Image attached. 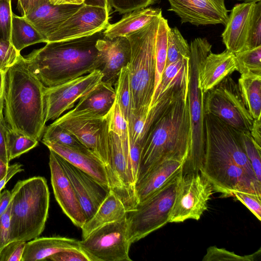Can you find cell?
I'll return each mask as SVG.
<instances>
[{
	"instance_id": "1",
	"label": "cell",
	"mask_w": 261,
	"mask_h": 261,
	"mask_svg": "<svg viewBox=\"0 0 261 261\" xmlns=\"http://www.w3.org/2000/svg\"><path fill=\"white\" fill-rule=\"evenodd\" d=\"M205 152L199 172L223 197L235 192L261 195L256 178L241 144L239 130L217 117L205 114Z\"/></svg>"
},
{
	"instance_id": "2",
	"label": "cell",
	"mask_w": 261,
	"mask_h": 261,
	"mask_svg": "<svg viewBox=\"0 0 261 261\" xmlns=\"http://www.w3.org/2000/svg\"><path fill=\"white\" fill-rule=\"evenodd\" d=\"M103 32L76 39L47 42L24 58L28 67L46 88L98 69L96 43L104 36Z\"/></svg>"
},
{
	"instance_id": "3",
	"label": "cell",
	"mask_w": 261,
	"mask_h": 261,
	"mask_svg": "<svg viewBox=\"0 0 261 261\" xmlns=\"http://www.w3.org/2000/svg\"><path fill=\"white\" fill-rule=\"evenodd\" d=\"M44 88L21 55L6 69L4 119L10 129L41 140L46 123Z\"/></svg>"
},
{
	"instance_id": "4",
	"label": "cell",
	"mask_w": 261,
	"mask_h": 261,
	"mask_svg": "<svg viewBox=\"0 0 261 261\" xmlns=\"http://www.w3.org/2000/svg\"><path fill=\"white\" fill-rule=\"evenodd\" d=\"M188 95H181L150 128L143 143L137 181L162 162L187 160L191 145Z\"/></svg>"
},
{
	"instance_id": "5",
	"label": "cell",
	"mask_w": 261,
	"mask_h": 261,
	"mask_svg": "<svg viewBox=\"0 0 261 261\" xmlns=\"http://www.w3.org/2000/svg\"><path fill=\"white\" fill-rule=\"evenodd\" d=\"M11 192L9 242L39 237L48 216L49 191L46 179L34 176L19 180Z\"/></svg>"
},
{
	"instance_id": "6",
	"label": "cell",
	"mask_w": 261,
	"mask_h": 261,
	"mask_svg": "<svg viewBox=\"0 0 261 261\" xmlns=\"http://www.w3.org/2000/svg\"><path fill=\"white\" fill-rule=\"evenodd\" d=\"M162 16L126 36L131 47V57L127 67L132 117L147 114L149 111L154 90L155 39Z\"/></svg>"
},
{
	"instance_id": "7",
	"label": "cell",
	"mask_w": 261,
	"mask_h": 261,
	"mask_svg": "<svg viewBox=\"0 0 261 261\" xmlns=\"http://www.w3.org/2000/svg\"><path fill=\"white\" fill-rule=\"evenodd\" d=\"M212 45L204 38L191 42L189 59L188 106L191 125V145L184 164L182 175L199 172L205 145L204 109V94L200 86L199 73L203 60L211 52Z\"/></svg>"
},
{
	"instance_id": "8",
	"label": "cell",
	"mask_w": 261,
	"mask_h": 261,
	"mask_svg": "<svg viewBox=\"0 0 261 261\" xmlns=\"http://www.w3.org/2000/svg\"><path fill=\"white\" fill-rule=\"evenodd\" d=\"M182 173L127 213L128 238L134 243L169 222L177 184Z\"/></svg>"
},
{
	"instance_id": "9",
	"label": "cell",
	"mask_w": 261,
	"mask_h": 261,
	"mask_svg": "<svg viewBox=\"0 0 261 261\" xmlns=\"http://www.w3.org/2000/svg\"><path fill=\"white\" fill-rule=\"evenodd\" d=\"M205 114H212L239 131H250L251 117L238 84L229 76L204 94Z\"/></svg>"
},
{
	"instance_id": "10",
	"label": "cell",
	"mask_w": 261,
	"mask_h": 261,
	"mask_svg": "<svg viewBox=\"0 0 261 261\" xmlns=\"http://www.w3.org/2000/svg\"><path fill=\"white\" fill-rule=\"evenodd\" d=\"M79 244L91 261H131L127 215L95 229Z\"/></svg>"
},
{
	"instance_id": "11",
	"label": "cell",
	"mask_w": 261,
	"mask_h": 261,
	"mask_svg": "<svg viewBox=\"0 0 261 261\" xmlns=\"http://www.w3.org/2000/svg\"><path fill=\"white\" fill-rule=\"evenodd\" d=\"M211 184L200 172L180 176L171 208L169 222L198 220L207 210L214 193Z\"/></svg>"
},
{
	"instance_id": "12",
	"label": "cell",
	"mask_w": 261,
	"mask_h": 261,
	"mask_svg": "<svg viewBox=\"0 0 261 261\" xmlns=\"http://www.w3.org/2000/svg\"><path fill=\"white\" fill-rule=\"evenodd\" d=\"M109 114L103 117L63 115L54 122L73 135L106 166L110 143Z\"/></svg>"
},
{
	"instance_id": "13",
	"label": "cell",
	"mask_w": 261,
	"mask_h": 261,
	"mask_svg": "<svg viewBox=\"0 0 261 261\" xmlns=\"http://www.w3.org/2000/svg\"><path fill=\"white\" fill-rule=\"evenodd\" d=\"M102 76L101 72L96 69L63 84L44 87L45 122L57 119L64 112L72 108L76 101L100 83Z\"/></svg>"
},
{
	"instance_id": "14",
	"label": "cell",
	"mask_w": 261,
	"mask_h": 261,
	"mask_svg": "<svg viewBox=\"0 0 261 261\" xmlns=\"http://www.w3.org/2000/svg\"><path fill=\"white\" fill-rule=\"evenodd\" d=\"M109 11L83 5L47 39V43L82 38L105 30L109 25Z\"/></svg>"
},
{
	"instance_id": "15",
	"label": "cell",
	"mask_w": 261,
	"mask_h": 261,
	"mask_svg": "<svg viewBox=\"0 0 261 261\" xmlns=\"http://www.w3.org/2000/svg\"><path fill=\"white\" fill-rule=\"evenodd\" d=\"M168 11L174 12L181 23L206 25L227 23L228 10L224 0H168Z\"/></svg>"
},
{
	"instance_id": "16",
	"label": "cell",
	"mask_w": 261,
	"mask_h": 261,
	"mask_svg": "<svg viewBox=\"0 0 261 261\" xmlns=\"http://www.w3.org/2000/svg\"><path fill=\"white\" fill-rule=\"evenodd\" d=\"M49 150V166L55 197L63 213L76 226L82 228L86 218L73 186L55 151Z\"/></svg>"
},
{
	"instance_id": "17",
	"label": "cell",
	"mask_w": 261,
	"mask_h": 261,
	"mask_svg": "<svg viewBox=\"0 0 261 261\" xmlns=\"http://www.w3.org/2000/svg\"><path fill=\"white\" fill-rule=\"evenodd\" d=\"M102 81L114 87L122 69L127 67L131 57L130 42L126 36L113 39L103 36L96 43Z\"/></svg>"
},
{
	"instance_id": "18",
	"label": "cell",
	"mask_w": 261,
	"mask_h": 261,
	"mask_svg": "<svg viewBox=\"0 0 261 261\" xmlns=\"http://www.w3.org/2000/svg\"><path fill=\"white\" fill-rule=\"evenodd\" d=\"M58 159L73 186L87 221L94 215L109 191L90 175L59 155Z\"/></svg>"
},
{
	"instance_id": "19",
	"label": "cell",
	"mask_w": 261,
	"mask_h": 261,
	"mask_svg": "<svg viewBox=\"0 0 261 261\" xmlns=\"http://www.w3.org/2000/svg\"><path fill=\"white\" fill-rule=\"evenodd\" d=\"M255 4L253 3L237 4L232 9L221 35L227 50L235 54L244 49Z\"/></svg>"
},
{
	"instance_id": "20",
	"label": "cell",
	"mask_w": 261,
	"mask_h": 261,
	"mask_svg": "<svg viewBox=\"0 0 261 261\" xmlns=\"http://www.w3.org/2000/svg\"><path fill=\"white\" fill-rule=\"evenodd\" d=\"M42 142L49 149L53 150L66 161L90 175L107 190H110L104 164L89 149H78L45 141H42Z\"/></svg>"
},
{
	"instance_id": "21",
	"label": "cell",
	"mask_w": 261,
	"mask_h": 261,
	"mask_svg": "<svg viewBox=\"0 0 261 261\" xmlns=\"http://www.w3.org/2000/svg\"><path fill=\"white\" fill-rule=\"evenodd\" d=\"M83 5H54L46 2L24 17L35 27L47 43L48 38Z\"/></svg>"
},
{
	"instance_id": "22",
	"label": "cell",
	"mask_w": 261,
	"mask_h": 261,
	"mask_svg": "<svg viewBox=\"0 0 261 261\" xmlns=\"http://www.w3.org/2000/svg\"><path fill=\"white\" fill-rule=\"evenodd\" d=\"M115 100L114 87L101 81L95 88L79 100L75 108L63 115L103 117L110 113Z\"/></svg>"
},
{
	"instance_id": "23",
	"label": "cell",
	"mask_w": 261,
	"mask_h": 261,
	"mask_svg": "<svg viewBox=\"0 0 261 261\" xmlns=\"http://www.w3.org/2000/svg\"><path fill=\"white\" fill-rule=\"evenodd\" d=\"M185 162L175 160L162 162L152 167L135 184L138 204L182 172Z\"/></svg>"
},
{
	"instance_id": "24",
	"label": "cell",
	"mask_w": 261,
	"mask_h": 261,
	"mask_svg": "<svg viewBox=\"0 0 261 261\" xmlns=\"http://www.w3.org/2000/svg\"><path fill=\"white\" fill-rule=\"evenodd\" d=\"M237 70L234 54L227 49L220 54L211 52L202 64L200 86L204 93L219 84Z\"/></svg>"
},
{
	"instance_id": "25",
	"label": "cell",
	"mask_w": 261,
	"mask_h": 261,
	"mask_svg": "<svg viewBox=\"0 0 261 261\" xmlns=\"http://www.w3.org/2000/svg\"><path fill=\"white\" fill-rule=\"evenodd\" d=\"M82 250L79 241L60 236L38 237L26 243L21 261L45 260L57 252Z\"/></svg>"
},
{
	"instance_id": "26",
	"label": "cell",
	"mask_w": 261,
	"mask_h": 261,
	"mask_svg": "<svg viewBox=\"0 0 261 261\" xmlns=\"http://www.w3.org/2000/svg\"><path fill=\"white\" fill-rule=\"evenodd\" d=\"M162 15L159 8L146 7L125 13L121 19L109 24L103 30V36L110 39L126 36L145 26L153 19Z\"/></svg>"
},
{
	"instance_id": "27",
	"label": "cell",
	"mask_w": 261,
	"mask_h": 261,
	"mask_svg": "<svg viewBox=\"0 0 261 261\" xmlns=\"http://www.w3.org/2000/svg\"><path fill=\"white\" fill-rule=\"evenodd\" d=\"M127 211L122 201L112 190L108 193L94 215L81 228L82 239L95 229L126 216Z\"/></svg>"
},
{
	"instance_id": "28",
	"label": "cell",
	"mask_w": 261,
	"mask_h": 261,
	"mask_svg": "<svg viewBox=\"0 0 261 261\" xmlns=\"http://www.w3.org/2000/svg\"><path fill=\"white\" fill-rule=\"evenodd\" d=\"M189 59H179L165 67L149 110L166 92L188 90Z\"/></svg>"
},
{
	"instance_id": "29",
	"label": "cell",
	"mask_w": 261,
	"mask_h": 261,
	"mask_svg": "<svg viewBox=\"0 0 261 261\" xmlns=\"http://www.w3.org/2000/svg\"><path fill=\"white\" fill-rule=\"evenodd\" d=\"M238 84L250 115L253 119H260L261 74L253 72L241 74Z\"/></svg>"
},
{
	"instance_id": "30",
	"label": "cell",
	"mask_w": 261,
	"mask_h": 261,
	"mask_svg": "<svg viewBox=\"0 0 261 261\" xmlns=\"http://www.w3.org/2000/svg\"><path fill=\"white\" fill-rule=\"evenodd\" d=\"M10 42L19 52L31 45L45 41L35 27L24 17L13 13Z\"/></svg>"
},
{
	"instance_id": "31",
	"label": "cell",
	"mask_w": 261,
	"mask_h": 261,
	"mask_svg": "<svg viewBox=\"0 0 261 261\" xmlns=\"http://www.w3.org/2000/svg\"><path fill=\"white\" fill-rule=\"evenodd\" d=\"M169 27L167 19L162 16L160 19L155 39V73L154 93L159 85L162 73L166 65L167 31Z\"/></svg>"
},
{
	"instance_id": "32",
	"label": "cell",
	"mask_w": 261,
	"mask_h": 261,
	"mask_svg": "<svg viewBox=\"0 0 261 261\" xmlns=\"http://www.w3.org/2000/svg\"><path fill=\"white\" fill-rule=\"evenodd\" d=\"M114 88L116 100L128 125L133 115V108L127 66L122 69Z\"/></svg>"
},
{
	"instance_id": "33",
	"label": "cell",
	"mask_w": 261,
	"mask_h": 261,
	"mask_svg": "<svg viewBox=\"0 0 261 261\" xmlns=\"http://www.w3.org/2000/svg\"><path fill=\"white\" fill-rule=\"evenodd\" d=\"M190 56V47L176 27H169L167 31V48L166 66L179 59Z\"/></svg>"
},
{
	"instance_id": "34",
	"label": "cell",
	"mask_w": 261,
	"mask_h": 261,
	"mask_svg": "<svg viewBox=\"0 0 261 261\" xmlns=\"http://www.w3.org/2000/svg\"><path fill=\"white\" fill-rule=\"evenodd\" d=\"M42 141L53 142L78 149H87L73 135L54 122L45 127Z\"/></svg>"
},
{
	"instance_id": "35",
	"label": "cell",
	"mask_w": 261,
	"mask_h": 261,
	"mask_svg": "<svg viewBox=\"0 0 261 261\" xmlns=\"http://www.w3.org/2000/svg\"><path fill=\"white\" fill-rule=\"evenodd\" d=\"M237 70L241 74L253 72L261 74V46L234 54Z\"/></svg>"
},
{
	"instance_id": "36",
	"label": "cell",
	"mask_w": 261,
	"mask_h": 261,
	"mask_svg": "<svg viewBox=\"0 0 261 261\" xmlns=\"http://www.w3.org/2000/svg\"><path fill=\"white\" fill-rule=\"evenodd\" d=\"M241 144L249 159L257 179L261 181V146L252 137L250 131H239Z\"/></svg>"
},
{
	"instance_id": "37",
	"label": "cell",
	"mask_w": 261,
	"mask_h": 261,
	"mask_svg": "<svg viewBox=\"0 0 261 261\" xmlns=\"http://www.w3.org/2000/svg\"><path fill=\"white\" fill-rule=\"evenodd\" d=\"M38 141L9 128V150L10 160H12L36 147Z\"/></svg>"
},
{
	"instance_id": "38",
	"label": "cell",
	"mask_w": 261,
	"mask_h": 261,
	"mask_svg": "<svg viewBox=\"0 0 261 261\" xmlns=\"http://www.w3.org/2000/svg\"><path fill=\"white\" fill-rule=\"evenodd\" d=\"M260 249L254 253L241 256L234 252L229 251L224 248H220L216 246L209 247L204 255L203 261L215 260H235V261H254L260 255Z\"/></svg>"
},
{
	"instance_id": "39",
	"label": "cell",
	"mask_w": 261,
	"mask_h": 261,
	"mask_svg": "<svg viewBox=\"0 0 261 261\" xmlns=\"http://www.w3.org/2000/svg\"><path fill=\"white\" fill-rule=\"evenodd\" d=\"M109 130L117 135L121 141L129 140L128 125L116 101L109 114Z\"/></svg>"
},
{
	"instance_id": "40",
	"label": "cell",
	"mask_w": 261,
	"mask_h": 261,
	"mask_svg": "<svg viewBox=\"0 0 261 261\" xmlns=\"http://www.w3.org/2000/svg\"><path fill=\"white\" fill-rule=\"evenodd\" d=\"M259 46H261V1L255 4L247 41L243 50L252 49Z\"/></svg>"
},
{
	"instance_id": "41",
	"label": "cell",
	"mask_w": 261,
	"mask_h": 261,
	"mask_svg": "<svg viewBox=\"0 0 261 261\" xmlns=\"http://www.w3.org/2000/svg\"><path fill=\"white\" fill-rule=\"evenodd\" d=\"M13 13L11 7V0H1L0 41H10Z\"/></svg>"
},
{
	"instance_id": "42",
	"label": "cell",
	"mask_w": 261,
	"mask_h": 261,
	"mask_svg": "<svg viewBox=\"0 0 261 261\" xmlns=\"http://www.w3.org/2000/svg\"><path fill=\"white\" fill-rule=\"evenodd\" d=\"M110 6L120 14H125L136 9L144 8L159 0H109Z\"/></svg>"
},
{
	"instance_id": "43",
	"label": "cell",
	"mask_w": 261,
	"mask_h": 261,
	"mask_svg": "<svg viewBox=\"0 0 261 261\" xmlns=\"http://www.w3.org/2000/svg\"><path fill=\"white\" fill-rule=\"evenodd\" d=\"M233 197L245 205L259 221H261V195L235 192Z\"/></svg>"
},
{
	"instance_id": "44",
	"label": "cell",
	"mask_w": 261,
	"mask_h": 261,
	"mask_svg": "<svg viewBox=\"0 0 261 261\" xmlns=\"http://www.w3.org/2000/svg\"><path fill=\"white\" fill-rule=\"evenodd\" d=\"M26 242H9L0 252V261H21Z\"/></svg>"
},
{
	"instance_id": "45",
	"label": "cell",
	"mask_w": 261,
	"mask_h": 261,
	"mask_svg": "<svg viewBox=\"0 0 261 261\" xmlns=\"http://www.w3.org/2000/svg\"><path fill=\"white\" fill-rule=\"evenodd\" d=\"M20 55L10 41H0V69H7Z\"/></svg>"
},
{
	"instance_id": "46",
	"label": "cell",
	"mask_w": 261,
	"mask_h": 261,
	"mask_svg": "<svg viewBox=\"0 0 261 261\" xmlns=\"http://www.w3.org/2000/svg\"><path fill=\"white\" fill-rule=\"evenodd\" d=\"M52 261H91L90 258L82 250H68L55 253L45 260Z\"/></svg>"
},
{
	"instance_id": "47",
	"label": "cell",
	"mask_w": 261,
	"mask_h": 261,
	"mask_svg": "<svg viewBox=\"0 0 261 261\" xmlns=\"http://www.w3.org/2000/svg\"><path fill=\"white\" fill-rule=\"evenodd\" d=\"M8 127L4 118L0 120V158L8 165H9Z\"/></svg>"
},
{
	"instance_id": "48",
	"label": "cell",
	"mask_w": 261,
	"mask_h": 261,
	"mask_svg": "<svg viewBox=\"0 0 261 261\" xmlns=\"http://www.w3.org/2000/svg\"><path fill=\"white\" fill-rule=\"evenodd\" d=\"M11 207L10 201L6 212L0 216V252L9 243Z\"/></svg>"
},
{
	"instance_id": "49",
	"label": "cell",
	"mask_w": 261,
	"mask_h": 261,
	"mask_svg": "<svg viewBox=\"0 0 261 261\" xmlns=\"http://www.w3.org/2000/svg\"><path fill=\"white\" fill-rule=\"evenodd\" d=\"M22 166L23 165L19 163H16L9 166L6 175L0 180V193L6 184L14 175L24 170Z\"/></svg>"
},
{
	"instance_id": "50",
	"label": "cell",
	"mask_w": 261,
	"mask_h": 261,
	"mask_svg": "<svg viewBox=\"0 0 261 261\" xmlns=\"http://www.w3.org/2000/svg\"><path fill=\"white\" fill-rule=\"evenodd\" d=\"M6 69H0V120L4 118L3 112L4 108L5 73Z\"/></svg>"
},
{
	"instance_id": "51",
	"label": "cell",
	"mask_w": 261,
	"mask_h": 261,
	"mask_svg": "<svg viewBox=\"0 0 261 261\" xmlns=\"http://www.w3.org/2000/svg\"><path fill=\"white\" fill-rule=\"evenodd\" d=\"M261 121L260 119H254L250 134L255 142L261 146Z\"/></svg>"
},
{
	"instance_id": "52",
	"label": "cell",
	"mask_w": 261,
	"mask_h": 261,
	"mask_svg": "<svg viewBox=\"0 0 261 261\" xmlns=\"http://www.w3.org/2000/svg\"><path fill=\"white\" fill-rule=\"evenodd\" d=\"M11 199V192L5 190L0 193V216L7 210Z\"/></svg>"
},
{
	"instance_id": "53",
	"label": "cell",
	"mask_w": 261,
	"mask_h": 261,
	"mask_svg": "<svg viewBox=\"0 0 261 261\" xmlns=\"http://www.w3.org/2000/svg\"><path fill=\"white\" fill-rule=\"evenodd\" d=\"M46 2H48L47 0H28L25 12L22 16L31 13Z\"/></svg>"
},
{
	"instance_id": "54",
	"label": "cell",
	"mask_w": 261,
	"mask_h": 261,
	"mask_svg": "<svg viewBox=\"0 0 261 261\" xmlns=\"http://www.w3.org/2000/svg\"><path fill=\"white\" fill-rule=\"evenodd\" d=\"M83 4L87 6L104 8L109 12L112 8L109 0H84Z\"/></svg>"
},
{
	"instance_id": "55",
	"label": "cell",
	"mask_w": 261,
	"mask_h": 261,
	"mask_svg": "<svg viewBox=\"0 0 261 261\" xmlns=\"http://www.w3.org/2000/svg\"><path fill=\"white\" fill-rule=\"evenodd\" d=\"M50 4L54 5L64 4L81 5L83 4V0H47Z\"/></svg>"
},
{
	"instance_id": "56",
	"label": "cell",
	"mask_w": 261,
	"mask_h": 261,
	"mask_svg": "<svg viewBox=\"0 0 261 261\" xmlns=\"http://www.w3.org/2000/svg\"><path fill=\"white\" fill-rule=\"evenodd\" d=\"M9 166L0 158V180L6 175Z\"/></svg>"
},
{
	"instance_id": "57",
	"label": "cell",
	"mask_w": 261,
	"mask_h": 261,
	"mask_svg": "<svg viewBox=\"0 0 261 261\" xmlns=\"http://www.w3.org/2000/svg\"><path fill=\"white\" fill-rule=\"evenodd\" d=\"M28 0H18L17 8L22 16L23 15Z\"/></svg>"
},
{
	"instance_id": "58",
	"label": "cell",
	"mask_w": 261,
	"mask_h": 261,
	"mask_svg": "<svg viewBox=\"0 0 261 261\" xmlns=\"http://www.w3.org/2000/svg\"><path fill=\"white\" fill-rule=\"evenodd\" d=\"M236 1H242L244 3H256L257 2L261 1V0H236Z\"/></svg>"
},
{
	"instance_id": "59",
	"label": "cell",
	"mask_w": 261,
	"mask_h": 261,
	"mask_svg": "<svg viewBox=\"0 0 261 261\" xmlns=\"http://www.w3.org/2000/svg\"><path fill=\"white\" fill-rule=\"evenodd\" d=\"M84 1V0H83ZM84 3V2H83Z\"/></svg>"
},
{
	"instance_id": "60",
	"label": "cell",
	"mask_w": 261,
	"mask_h": 261,
	"mask_svg": "<svg viewBox=\"0 0 261 261\" xmlns=\"http://www.w3.org/2000/svg\"><path fill=\"white\" fill-rule=\"evenodd\" d=\"M1 1V0H0Z\"/></svg>"
}]
</instances>
